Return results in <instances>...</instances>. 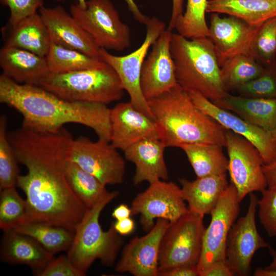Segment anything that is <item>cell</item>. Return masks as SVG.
Instances as JSON below:
<instances>
[{
    "label": "cell",
    "instance_id": "45",
    "mask_svg": "<svg viewBox=\"0 0 276 276\" xmlns=\"http://www.w3.org/2000/svg\"><path fill=\"white\" fill-rule=\"evenodd\" d=\"M263 170L267 188L276 189V160L270 164L263 165Z\"/></svg>",
    "mask_w": 276,
    "mask_h": 276
},
{
    "label": "cell",
    "instance_id": "43",
    "mask_svg": "<svg viewBox=\"0 0 276 276\" xmlns=\"http://www.w3.org/2000/svg\"><path fill=\"white\" fill-rule=\"evenodd\" d=\"M113 225L117 233L122 236L131 234L135 228L134 221L130 217L116 220L113 223Z\"/></svg>",
    "mask_w": 276,
    "mask_h": 276
},
{
    "label": "cell",
    "instance_id": "44",
    "mask_svg": "<svg viewBox=\"0 0 276 276\" xmlns=\"http://www.w3.org/2000/svg\"><path fill=\"white\" fill-rule=\"evenodd\" d=\"M183 0H172V10L168 29L172 31L175 29L177 21L182 15Z\"/></svg>",
    "mask_w": 276,
    "mask_h": 276
},
{
    "label": "cell",
    "instance_id": "17",
    "mask_svg": "<svg viewBox=\"0 0 276 276\" xmlns=\"http://www.w3.org/2000/svg\"><path fill=\"white\" fill-rule=\"evenodd\" d=\"M188 93L194 105L203 112L226 129L231 130L250 142L259 151L264 165L270 164L276 160V143L269 131L217 106L197 93Z\"/></svg>",
    "mask_w": 276,
    "mask_h": 276
},
{
    "label": "cell",
    "instance_id": "49",
    "mask_svg": "<svg viewBox=\"0 0 276 276\" xmlns=\"http://www.w3.org/2000/svg\"><path fill=\"white\" fill-rule=\"evenodd\" d=\"M255 276H276V270H270L265 268H257L254 272Z\"/></svg>",
    "mask_w": 276,
    "mask_h": 276
},
{
    "label": "cell",
    "instance_id": "51",
    "mask_svg": "<svg viewBox=\"0 0 276 276\" xmlns=\"http://www.w3.org/2000/svg\"><path fill=\"white\" fill-rule=\"evenodd\" d=\"M270 134L273 140L276 143V128L271 131H270Z\"/></svg>",
    "mask_w": 276,
    "mask_h": 276
},
{
    "label": "cell",
    "instance_id": "6",
    "mask_svg": "<svg viewBox=\"0 0 276 276\" xmlns=\"http://www.w3.org/2000/svg\"><path fill=\"white\" fill-rule=\"evenodd\" d=\"M38 86L66 100L107 105L122 99L124 88L108 64L70 73H49Z\"/></svg>",
    "mask_w": 276,
    "mask_h": 276
},
{
    "label": "cell",
    "instance_id": "42",
    "mask_svg": "<svg viewBox=\"0 0 276 276\" xmlns=\"http://www.w3.org/2000/svg\"><path fill=\"white\" fill-rule=\"evenodd\" d=\"M199 276L197 266H178L158 272V276Z\"/></svg>",
    "mask_w": 276,
    "mask_h": 276
},
{
    "label": "cell",
    "instance_id": "15",
    "mask_svg": "<svg viewBox=\"0 0 276 276\" xmlns=\"http://www.w3.org/2000/svg\"><path fill=\"white\" fill-rule=\"evenodd\" d=\"M170 223L167 220L157 219L147 234L132 238L123 248L115 271L134 276H158L161 240Z\"/></svg>",
    "mask_w": 276,
    "mask_h": 276
},
{
    "label": "cell",
    "instance_id": "41",
    "mask_svg": "<svg viewBox=\"0 0 276 276\" xmlns=\"http://www.w3.org/2000/svg\"><path fill=\"white\" fill-rule=\"evenodd\" d=\"M226 260L215 262L200 272L199 276H233Z\"/></svg>",
    "mask_w": 276,
    "mask_h": 276
},
{
    "label": "cell",
    "instance_id": "36",
    "mask_svg": "<svg viewBox=\"0 0 276 276\" xmlns=\"http://www.w3.org/2000/svg\"><path fill=\"white\" fill-rule=\"evenodd\" d=\"M251 55L264 66L276 62V17L261 25L253 43Z\"/></svg>",
    "mask_w": 276,
    "mask_h": 276
},
{
    "label": "cell",
    "instance_id": "1",
    "mask_svg": "<svg viewBox=\"0 0 276 276\" xmlns=\"http://www.w3.org/2000/svg\"><path fill=\"white\" fill-rule=\"evenodd\" d=\"M8 136L18 163L27 169L16 183L26 196L25 223H43L75 232L87 208L66 177L71 133L64 127L49 132L21 126L8 131Z\"/></svg>",
    "mask_w": 276,
    "mask_h": 276
},
{
    "label": "cell",
    "instance_id": "13",
    "mask_svg": "<svg viewBox=\"0 0 276 276\" xmlns=\"http://www.w3.org/2000/svg\"><path fill=\"white\" fill-rule=\"evenodd\" d=\"M183 198L181 188L175 183L159 180L150 183L139 193L131 204L132 215H140L143 229L149 232L155 219L173 222L189 212Z\"/></svg>",
    "mask_w": 276,
    "mask_h": 276
},
{
    "label": "cell",
    "instance_id": "21",
    "mask_svg": "<svg viewBox=\"0 0 276 276\" xmlns=\"http://www.w3.org/2000/svg\"><path fill=\"white\" fill-rule=\"evenodd\" d=\"M165 148L159 137L155 136L144 139L124 151L125 159L135 166L133 178L134 185L144 181L151 183L168 180V171L164 159Z\"/></svg>",
    "mask_w": 276,
    "mask_h": 276
},
{
    "label": "cell",
    "instance_id": "32",
    "mask_svg": "<svg viewBox=\"0 0 276 276\" xmlns=\"http://www.w3.org/2000/svg\"><path fill=\"white\" fill-rule=\"evenodd\" d=\"M66 175L74 192L87 209L91 208L107 190L106 186L97 178L68 159Z\"/></svg>",
    "mask_w": 276,
    "mask_h": 276
},
{
    "label": "cell",
    "instance_id": "12",
    "mask_svg": "<svg viewBox=\"0 0 276 276\" xmlns=\"http://www.w3.org/2000/svg\"><path fill=\"white\" fill-rule=\"evenodd\" d=\"M235 187L229 184L211 212V219L205 229L201 253L197 264L199 274L213 263L226 260L227 237L240 213Z\"/></svg>",
    "mask_w": 276,
    "mask_h": 276
},
{
    "label": "cell",
    "instance_id": "5",
    "mask_svg": "<svg viewBox=\"0 0 276 276\" xmlns=\"http://www.w3.org/2000/svg\"><path fill=\"white\" fill-rule=\"evenodd\" d=\"M118 194L117 191L106 190L91 208L87 209L75 227L67 256L73 264L85 273L96 260L107 266H112L116 260L123 240L113 223L107 231H104L99 223V217L105 207Z\"/></svg>",
    "mask_w": 276,
    "mask_h": 276
},
{
    "label": "cell",
    "instance_id": "50",
    "mask_svg": "<svg viewBox=\"0 0 276 276\" xmlns=\"http://www.w3.org/2000/svg\"><path fill=\"white\" fill-rule=\"evenodd\" d=\"M56 1L60 2L63 0H56ZM77 1L78 2L77 4L80 7L82 8H85L86 7V1L85 0H77Z\"/></svg>",
    "mask_w": 276,
    "mask_h": 276
},
{
    "label": "cell",
    "instance_id": "33",
    "mask_svg": "<svg viewBox=\"0 0 276 276\" xmlns=\"http://www.w3.org/2000/svg\"><path fill=\"white\" fill-rule=\"evenodd\" d=\"M208 2V0H187L186 11L175 26L178 34L189 39L209 37L205 20Z\"/></svg>",
    "mask_w": 276,
    "mask_h": 276
},
{
    "label": "cell",
    "instance_id": "47",
    "mask_svg": "<svg viewBox=\"0 0 276 276\" xmlns=\"http://www.w3.org/2000/svg\"><path fill=\"white\" fill-rule=\"evenodd\" d=\"M132 215L131 208L127 204H121L116 207L112 212L111 216L116 220H120L130 217Z\"/></svg>",
    "mask_w": 276,
    "mask_h": 276
},
{
    "label": "cell",
    "instance_id": "29",
    "mask_svg": "<svg viewBox=\"0 0 276 276\" xmlns=\"http://www.w3.org/2000/svg\"><path fill=\"white\" fill-rule=\"evenodd\" d=\"M50 73L61 74L97 68L107 64L102 59L51 41L45 56Z\"/></svg>",
    "mask_w": 276,
    "mask_h": 276
},
{
    "label": "cell",
    "instance_id": "9",
    "mask_svg": "<svg viewBox=\"0 0 276 276\" xmlns=\"http://www.w3.org/2000/svg\"><path fill=\"white\" fill-rule=\"evenodd\" d=\"M146 34L139 48L125 56L112 55L102 49L100 55L102 60L117 74L124 89L128 93L130 102L139 110L153 119L148 101L145 98L140 84L143 63L148 50L166 29L164 22L158 18H149L145 24Z\"/></svg>",
    "mask_w": 276,
    "mask_h": 276
},
{
    "label": "cell",
    "instance_id": "37",
    "mask_svg": "<svg viewBox=\"0 0 276 276\" xmlns=\"http://www.w3.org/2000/svg\"><path fill=\"white\" fill-rule=\"evenodd\" d=\"M264 67V72L259 76L235 91L244 97L276 98V62Z\"/></svg>",
    "mask_w": 276,
    "mask_h": 276
},
{
    "label": "cell",
    "instance_id": "30",
    "mask_svg": "<svg viewBox=\"0 0 276 276\" xmlns=\"http://www.w3.org/2000/svg\"><path fill=\"white\" fill-rule=\"evenodd\" d=\"M265 67L250 54H243L225 60L220 65V76L225 90H235L263 73Z\"/></svg>",
    "mask_w": 276,
    "mask_h": 276
},
{
    "label": "cell",
    "instance_id": "28",
    "mask_svg": "<svg viewBox=\"0 0 276 276\" xmlns=\"http://www.w3.org/2000/svg\"><path fill=\"white\" fill-rule=\"evenodd\" d=\"M179 148L185 153L197 178L223 175L228 171V160L220 145L196 143Z\"/></svg>",
    "mask_w": 276,
    "mask_h": 276
},
{
    "label": "cell",
    "instance_id": "31",
    "mask_svg": "<svg viewBox=\"0 0 276 276\" xmlns=\"http://www.w3.org/2000/svg\"><path fill=\"white\" fill-rule=\"evenodd\" d=\"M13 229L31 237L53 255L67 251L75 234V232L65 228L39 222L24 223Z\"/></svg>",
    "mask_w": 276,
    "mask_h": 276
},
{
    "label": "cell",
    "instance_id": "23",
    "mask_svg": "<svg viewBox=\"0 0 276 276\" xmlns=\"http://www.w3.org/2000/svg\"><path fill=\"white\" fill-rule=\"evenodd\" d=\"M0 66L3 74L20 84L38 86L50 73L45 57L6 45L0 50Z\"/></svg>",
    "mask_w": 276,
    "mask_h": 276
},
{
    "label": "cell",
    "instance_id": "19",
    "mask_svg": "<svg viewBox=\"0 0 276 276\" xmlns=\"http://www.w3.org/2000/svg\"><path fill=\"white\" fill-rule=\"evenodd\" d=\"M39 10L51 41L102 59L100 55L102 48L62 6H43Z\"/></svg>",
    "mask_w": 276,
    "mask_h": 276
},
{
    "label": "cell",
    "instance_id": "18",
    "mask_svg": "<svg viewBox=\"0 0 276 276\" xmlns=\"http://www.w3.org/2000/svg\"><path fill=\"white\" fill-rule=\"evenodd\" d=\"M262 24L251 25L233 16L221 17L218 13H213L209 38L215 47L220 66L236 55H251L253 43Z\"/></svg>",
    "mask_w": 276,
    "mask_h": 276
},
{
    "label": "cell",
    "instance_id": "3",
    "mask_svg": "<svg viewBox=\"0 0 276 276\" xmlns=\"http://www.w3.org/2000/svg\"><path fill=\"white\" fill-rule=\"evenodd\" d=\"M148 103L166 147L196 143L225 147L227 129L198 108L178 84Z\"/></svg>",
    "mask_w": 276,
    "mask_h": 276
},
{
    "label": "cell",
    "instance_id": "25",
    "mask_svg": "<svg viewBox=\"0 0 276 276\" xmlns=\"http://www.w3.org/2000/svg\"><path fill=\"white\" fill-rule=\"evenodd\" d=\"M214 104L269 132L276 128V98L247 97L227 93Z\"/></svg>",
    "mask_w": 276,
    "mask_h": 276
},
{
    "label": "cell",
    "instance_id": "35",
    "mask_svg": "<svg viewBox=\"0 0 276 276\" xmlns=\"http://www.w3.org/2000/svg\"><path fill=\"white\" fill-rule=\"evenodd\" d=\"M27 211L26 200L20 197L15 187L1 190L0 227L3 231L25 223Z\"/></svg>",
    "mask_w": 276,
    "mask_h": 276
},
{
    "label": "cell",
    "instance_id": "26",
    "mask_svg": "<svg viewBox=\"0 0 276 276\" xmlns=\"http://www.w3.org/2000/svg\"><path fill=\"white\" fill-rule=\"evenodd\" d=\"M179 182L189 211L202 216L211 214L229 185L226 174L197 178L192 181L181 178Z\"/></svg>",
    "mask_w": 276,
    "mask_h": 276
},
{
    "label": "cell",
    "instance_id": "7",
    "mask_svg": "<svg viewBox=\"0 0 276 276\" xmlns=\"http://www.w3.org/2000/svg\"><path fill=\"white\" fill-rule=\"evenodd\" d=\"M203 217L189 211L170 223L161 240L158 272L178 266H197L205 229Z\"/></svg>",
    "mask_w": 276,
    "mask_h": 276
},
{
    "label": "cell",
    "instance_id": "27",
    "mask_svg": "<svg viewBox=\"0 0 276 276\" xmlns=\"http://www.w3.org/2000/svg\"><path fill=\"white\" fill-rule=\"evenodd\" d=\"M206 12L226 14L259 25L276 17V0H209Z\"/></svg>",
    "mask_w": 276,
    "mask_h": 276
},
{
    "label": "cell",
    "instance_id": "11",
    "mask_svg": "<svg viewBox=\"0 0 276 276\" xmlns=\"http://www.w3.org/2000/svg\"><path fill=\"white\" fill-rule=\"evenodd\" d=\"M69 160L105 186L123 181L125 160L110 142L100 139L93 142L85 136L73 139L70 147Z\"/></svg>",
    "mask_w": 276,
    "mask_h": 276
},
{
    "label": "cell",
    "instance_id": "22",
    "mask_svg": "<svg viewBox=\"0 0 276 276\" xmlns=\"http://www.w3.org/2000/svg\"><path fill=\"white\" fill-rule=\"evenodd\" d=\"M4 232L1 244L2 261L12 264L26 265L36 275L55 258L54 255L31 237L13 229Z\"/></svg>",
    "mask_w": 276,
    "mask_h": 276
},
{
    "label": "cell",
    "instance_id": "14",
    "mask_svg": "<svg viewBox=\"0 0 276 276\" xmlns=\"http://www.w3.org/2000/svg\"><path fill=\"white\" fill-rule=\"evenodd\" d=\"M258 198L251 193L246 214L235 222L227 240L226 260L234 275L247 276L251 272V262L257 251L268 247L259 234L256 223Z\"/></svg>",
    "mask_w": 276,
    "mask_h": 276
},
{
    "label": "cell",
    "instance_id": "34",
    "mask_svg": "<svg viewBox=\"0 0 276 276\" xmlns=\"http://www.w3.org/2000/svg\"><path fill=\"white\" fill-rule=\"evenodd\" d=\"M7 118L0 117V190L15 187L19 175V163L8 136Z\"/></svg>",
    "mask_w": 276,
    "mask_h": 276
},
{
    "label": "cell",
    "instance_id": "46",
    "mask_svg": "<svg viewBox=\"0 0 276 276\" xmlns=\"http://www.w3.org/2000/svg\"><path fill=\"white\" fill-rule=\"evenodd\" d=\"M128 10L131 12L134 18L139 22L145 25L149 18L144 15L140 10L134 0H124Z\"/></svg>",
    "mask_w": 276,
    "mask_h": 276
},
{
    "label": "cell",
    "instance_id": "2",
    "mask_svg": "<svg viewBox=\"0 0 276 276\" xmlns=\"http://www.w3.org/2000/svg\"><path fill=\"white\" fill-rule=\"evenodd\" d=\"M0 102L21 114L23 127L54 132L65 124L77 123L92 129L98 139L110 141L111 109L105 104L66 100L40 86L18 83L3 73Z\"/></svg>",
    "mask_w": 276,
    "mask_h": 276
},
{
    "label": "cell",
    "instance_id": "24",
    "mask_svg": "<svg viewBox=\"0 0 276 276\" xmlns=\"http://www.w3.org/2000/svg\"><path fill=\"white\" fill-rule=\"evenodd\" d=\"M4 45L23 49L45 57L51 43L48 30L39 13H35L14 26L4 27Z\"/></svg>",
    "mask_w": 276,
    "mask_h": 276
},
{
    "label": "cell",
    "instance_id": "40",
    "mask_svg": "<svg viewBox=\"0 0 276 276\" xmlns=\"http://www.w3.org/2000/svg\"><path fill=\"white\" fill-rule=\"evenodd\" d=\"M85 273L78 269L67 256L54 258L36 275L37 276H84Z\"/></svg>",
    "mask_w": 276,
    "mask_h": 276
},
{
    "label": "cell",
    "instance_id": "16",
    "mask_svg": "<svg viewBox=\"0 0 276 276\" xmlns=\"http://www.w3.org/2000/svg\"><path fill=\"white\" fill-rule=\"evenodd\" d=\"M172 31L165 29L152 45L142 68L140 84L147 101L168 91L177 84L170 51Z\"/></svg>",
    "mask_w": 276,
    "mask_h": 276
},
{
    "label": "cell",
    "instance_id": "10",
    "mask_svg": "<svg viewBox=\"0 0 276 276\" xmlns=\"http://www.w3.org/2000/svg\"><path fill=\"white\" fill-rule=\"evenodd\" d=\"M225 147L231 183L235 187L240 202L248 194L255 191L261 192L267 188L262 158L250 142L227 130Z\"/></svg>",
    "mask_w": 276,
    "mask_h": 276
},
{
    "label": "cell",
    "instance_id": "8",
    "mask_svg": "<svg viewBox=\"0 0 276 276\" xmlns=\"http://www.w3.org/2000/svg\"><path fill=\"white\" fill-rule=\"evenodd\" d=\"M70 14L100 48L120 52L130 47V27L110 0H88L85 8L73 4Z\"/></svg>",
    "mask_w": 276,
    "mask_h": 276
},
{
    "label": "cell",
    "instance_id": "48",
    "mask_svg": "<svg viewBox=\"0 0 276 276\" xmlns=\"http://www.w3.org/2000/svg\"><path fill=\"white\" fill-rule=\"evenodd\" d=\"M268 251L272 257V261L270 264L266 266L265 269L270 270H276V250L271 247L270 246L268 247Z\"/></svg>",
    "mask_w": 276,
    "mask_h": 276
},
{
    "label": "cell",
    "instance_id": "4",
    "mask_svg": "<svg viewBox=\"0 0 276 276\" xmlns=\"http://www.w3.org/2000/svg\"><path fill=\"white\" fill-rule=\"evenodd\" d=\"M170 51L177 84L183 90L197 93L213 103L227 93L216 49L209 37L189 39L172 33Z\"/></svg>",
    "mask_w": 276,
    "mask_h": 276
},
{
    "label": "cell",
    "instance_id": "38",
    "mask_svg": "<svg viewBox=\"0 0 276 276\" xmlns=\"http://www.w3.org/2000/svg\"><path fill=\"white\" fill-rule=\"evenodd\" d=\"M258 199L260 222L270 237L276 236V189L266 188Z\"/></svg>",
    "mask_w": 276,
    "mask_h": 276
},
{
    "label": "cell",
    "instance_id": "20",
    "mask_svg": "<svg viewBox=\"0 0 276 276\" xmlns=\"http://www.w3.org/2000/svg\"><path fill=\"white\" fill-rule=\"evenodd\" d=\"M110 142L123 151L137 142L158 136L154 120L129 102H120L110 110Z\"/></svg>",
    "mask_w": 276,
    "mask_h": 276
},
{
    "label": "cell",
    "instance_id": "39",
    "mask_svg": "<svg viewBox=\"0 0 276 276\" xmlns=\"http://www.w3.org/2000/svg\"><path fill=\"white\" fill-rule=\"evenodd\" d=\"M10 11L8 25L14 26L43 7V0H0Z\"/></svg>",
    "mask_w": 276,
    "mask_h": 276
}]
</instances>
